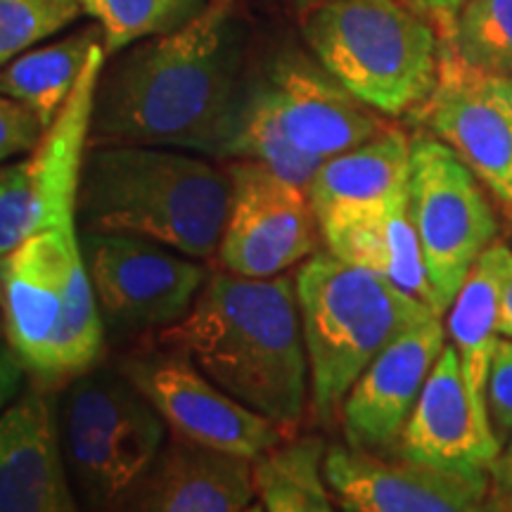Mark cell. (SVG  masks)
<instances>
[{"label":"cell","mask_w":512,"mask_h":512,"mask_svg":"<svg viewBox=\"0 0 512 512\" xmlns=\"http://www.w3.org/2000/svg\"><path fill=\"white\" fill-rule=\"evenodd\" d=\"M102 43L100 24L17 57L0 72V93L22 102L43 128L53 124L74 91L93 48Z\"/></svg>","instance_id":"7402d4cb"},{"label":"cell","mask_w":512,"mask_h":512,"mask_svg":"<svg viewBox=\"0 0 512 512\" xmlns=\"http://www.w3.org/2000/svg\"><path fill=\"white\" fill-rule=\"evenodd\" d=\"M176 434L256 458L283 439V427L209 380L185 351L164 344L128 356L119 366Z\"/></svg>","instance_id":"30bf717a"},{"label":"cell","mask_w":512,"mask_h":512,"mask_svg":"<svg viewBox=\"0 0 512 512\" xmlns=\"http://www.w3.org/2000/svg\"><path fill=\"white\" fill-rule=\"evenodd\" d=\"M162 344L185 351L223 392L280 427L302 420L311 373L290 275L216 273Z\"/></svg>","instance_id":"7a4b0ae2"},{"label":"cell","mask_w":512,"mask_h":512,"mask_svg":"<svg viewBox=\"0 0 512 512\" xmlns=\"http://www.w3.org/2000/svg\"><path fill=\"white\" fill-rule=\"evenodd\" d=\"M486 252L472 266L470 275L465 278L451 309H448V335H451V344L458 351L460 370H463L467 394H470L477 418L482 427L491 432L489 408H486V382H489L491 356H494L498 339V283L494 264Z\"/></svg>","instance_id":"44dd1931"},{"label":"cell","mask_w":512,"mask_h":512,"mask_svg":"<svg viewBox=\"0 0 512 512\" xmlns=\"http://www.w3.org/2000/svg\"><path fill=\"white\" fill-rule=\"evenodd\" d=\"M105 332L138 335L171 328L207 283V268L155 240L79 230Z\"/></svg>","instance_id":"9c48e42d"},{"label":"cell","mask_w":512,"mask_h":512,"mask_svg":"<svg viewBox=\"0 0 512 512\" xmlns=\"http://www.w3.org/2000/svg\"><path fill=\"white\" fill-rule=\"evenodd\" d=\"M294 285L309 356L311 406L323 422L335 418L351 384L389 342L439 316L382 275L330 252L309 256Z\"/></svg>","instance_id":"277c9868"},{"label":"cell","mask_w":512,"mask_h":512,"mask_svg":"<svg viewBox=\"0 0 512 512\" xmlns=\"http://www.w3.org/2000/svg\"><path fill=\"white\" fill-rule=\"evenodd\" d=\"M252 458L171 437L133 498L145 512H238L254 501Z\"/></svg>","instance_id":"d6986e66"},{"label":"cell","mask_w":512,"mask_h":512,"mask_svg":"<svg viewBox=\"0 0 512 512\" xmlns=\"http://www.w3.org/2000/svg\"><path fill=\"white\" fill-rule=\"evenodd\" d=\"M375 110L302 55L278 57L247 83L228 159L264 164L306 188L325 159L382 131Z\"/></svg>","instance_id":"8992f818"},{"label":"cell","mask_w":512,"mask_h":512,"mask_svg":"<svg viewBox=\"0 0 512 512\" xmlns=\"http://www.w3.org/2000/svg\"><path fill=\"white\" fill-rule=\"evenodd\" d=\"M83 268L79 221L36 230L0 264L5 339L29 373L50 380L69 285Z\"/></svg>","instance_id":"4fadbf2b"},{"label":"cell","mask_w":512,"mask_h":512,"mask_svg":"<svg viewBox=\"0 0 512 512\" xmlns=\"http://www.w3.org/2000/svg\"><path fill=\"white\" fill-rule=\"evenodd\" d=\"M228 176L230 204L219 245L228 273L273 278L313 254L318 219L306 188L247 159L230 164Z\"/></svg>","instance_id":"8fae6325"},{"label":"cell","mask_w":512,"mask_h":512,"mask_svg":"<svg viewBox=\"0 0 512 512\" xmlns=\"http://www.w3.org/2000/svg\"><path fill=\"white\" fill-rule=\"evenodd\" d=\"M102 29L105 55H117L143 38L185 27L209 0H81Z\"/></svg>","instance_id":"cb8c5ba5"},{"label":"cell","mask_w":512,"mask_h":512,"mask_svg":"<svg viewBox=\"0 0 512 512\" xmlns=\"http://www.w3.org/2000/svg\"><path fill=\"white\" fill-rule=\"evenodd\" d=\"M403 3H408L413 10H418L420 15L430 19L434 27H437L439 36H451L465 0H403Z\"/></svg>","instance_id":"1f68e13d"},{"label":"cell","mask_w":512,"mask_h":512,"mask_svg":"<svg viewBox=\"0 0 512 512\" xmlns=\"http://www.w3.org/2000/svg\"><path fill=\"white\" fill-rule=\"evenodd\" d=\"M22 370L24 366L19 363L15 351L10 349L8 339L0 342V413L12 401V396L17 394L19 382H22Z\"/></svg>","instance_id":"d6a6232c"},{"label":"cell","mask_w":512,"mask_h":512,"mask_svg":"<svg viewBox=\"0 0 512 512\" xmlns=\"http://www.w3.org/2000/svg\"><path fill=\"white\" fill-rule=\"evenodd\" d=\"M446 330L441 316L406 330L389 342L351 384L342 401L349 446L373 453L392 451L441 349Z\"/></svg>","instance_id":"9a60e30c"},{"label":"cell","mask_w":512,"mask_h":512,"mask_svg":"<svg viewBox=\"0 0 512 512\" xmlns=\"http://www.w3.org/2000/svg\"><path fill=\"white\" fill-rule=\"evenodd\" d=\"M81 0H0V64L76 22Z\"/></svg>","instance_id":"4316f807"},{"label":"cell","mask_w":512,"mask_h":512,"mask_svg":"<svg viewBox=\"0 0 512 512\" xmlns=\"http://www.w3.org/2000/svg\"><path fill=\"white\" fill-rule=\"evenodd\" d=\"M76 494L53 401L29 389L0 413V512H69Z\"/></svg>","instance_id":"2e32d148"},{"label":"cell","mask_w":512,"mask_h":512,"mask_svg":"<svg viewBox=\"0 0 512 512\" xmlns=\"http://www.w3.org/2000/svg\"><path fill=\"white\" fill-rule=\"evenodd\" d=\"M318 228L328 252L337 259L382 275L437 311L418 233L408 211V190L387 202L332 209L318 216Z\"/></svg>","instance_id":"ac0fdd59"},{"label":"cell","mask_w":512,"mask_h":512,"mask_svg":"<svg viewBox=\"0 0 512 512\" xmlns=\"http://www.w3.org/2000/svg\"><path fill=\"white\" fill-rule=\"evenodd\" d=\"M408 211L434 306L444 316L472 266L496 242L498 221L475 171L441 138L411 140Z\"/></svg>","instance_id":"ba28073f"},{"label":"cell","mask_w":512,"mask_h":512,"mask_svg":"<svg viewBox=\"0 0 512 512\" xmlns=\"http://www.w3.org/2000/svg\"><path fill=\"white\" fill-rule=\"evenodd\" d=\"M486 472H489L486 510L512 512V437L501 446V451L491 460Z\"/></svg>","instance_id":"4dcf8cb0"},{"label":"cell","mask_w":512,"mask_h":512,"mask_svg":"<svg viewBox=\"0 0 512 512\" xmlns=\"http://www.w3.org/2000/svg\"><path fill=\"white\" fill-rule=\"evenodd\" d=\"M411 140L399 128H382L366 143L325 159L306 185L313 214L392 200L408 190Z\"/></svg>","instance_id":"ffe728a7"},{"label":"cell","mask_w":512,"mask_h":512,"mask_svg":"<svg viewBox=\"0 0 512 512\" xmlns=\"http://www.w3.org/2000/svg\"><path fill=\"white\" fill-rule=\"evenodd\" d=\"M498 451L501 444L482 427L467 394L458 351L446 344L408 415L396 456L451 470H477L489 467Z\"/></svg>","instance_id":"e0dca14e"},{"label":"cell","mask_w":512,"mask_h":512,"mask_svg":"<svg viewBox=\"0 0 512 512\" xmlns=\"http://www.w3.org/2000/svg\"><path fill=\"white\" fill-rule=\"evenodd\" d=\"M486 408L498 444L512 437V339L498 335L486 382Z\"/></svg>","instance_id":"83f0119b"},{"label":"cell","mask_w":512,"mask_h":512,"mask_svg":"<svg viewBox=\"0 0 512 512\" xmlns=\"http://www.w3.org/2000/svg\"><path fill=\"white\" fill-rule=\"evenodd\" d=\"M437 86L420 114L512 211V79L479 72L439 38Z\"/></svg>","instance_id":"7c38bea8"},{"label":"cell","mask_w":512,"mask_h":512,"mask_svg":"<svg viewBox=\"0 0 512 512\" xmlns=\"http://www.w3.org/2000/svg\"><path fill=\"white\" fill-rule=\"evenodd\" d=\"M247 83L233 0H209L185 27L133 43L107 69L95 88L91 140L228 159Z\"/></svg>","instance_id":"6da1fadb"},{"label":"cell","mask_w":512,"mask_h":512,"mask_svg":"<svg viewBox=\"0 0 512 512\" xmlns=\"http://www.w3.org/2000/svg\"><path fill=\"white\" fill-rule=\"evenodd\" d=\"M57 418L76 501L131 510L164 448L157 408L121 370H86L69 384Z\"/></svg>","instance_id":"52a82bcc"},{"label":"cell","mask_w":512,"mask_h":512,"mask_svg":"<svg viewBox=\"0 0 512 512\" xmlns=\"http://www.w3.org/2000/svg\"><path fill=\"white\" fill-rule=\"evenodd\" d=\"M448 38L479 72L512 79V0H465Z\"/></svg>","instance_id":"d4e9b609"},{"label":"cell","mask_w":512,"mask_h":512,"mask_svg":"<svg viewBox=\"0 0 512 512\" xmlns=\"http://www.w3.org/2000/svg\"><path fill=\"white\" fill-rule=\"evenodd\" d=\"M325 446L318 437L280 439L252 458L261 508L271 512H330L335 498L323 472Z\"/></svg>","instance_id":"603a6c76"},{"label":"cell","mask_w":512,"mask_h":512,"mask_svg":"<svg viewBox=\"0 0 512 512\" xmlns=\"http://www.w3.org/2000/svg\"><path fill=\"white\" fill-rule=\"evenodd\" d=\"M297 3H299V5H302V8H306V5H309V3H313V0H297Z\"/></svg>","instance_id":"836d02e7"},{"label":"cell","mask_w":512,"mask_h":512,"mask_svg":"<svg viewBox=\"0 0 512 512\" xmlns=\"http://www.w3.org/2000/svg\"><path fill=\"white\" fill-rule=\"evenodd\" d=\"M43 228H50V219L34 155L15 164L0 162V264Z\"/></svg>","instance_id":"484cf974"},{"label":"cell","mask_w":512,"mask_h":512,"mask_svg":"<svg viewBox=\"0 0 512 512\" xmlns=\"http://www.w3.org/2000/svg\"><path fill=\"white\" fill-rule=\"evenodd\" d=\"M302 34L325 72L387 117L420 112L437 86L439 31L403 0H313Z\"/></svg>","instance_id":"5b68a950"},{"label":"cell","mask_w":512,"mask_h":512,"mask_svg":"<svg viewBox=\"0 0 512 512\" xmlns=\"http://www.w3.org/2000/svg\"><path fill=\"white\" fill-rule=\"evenodd\" d=\"M43 133L46 128L29 107L0 93V162L34 150Z\"/></svg>","instance_id":"f1b7e54d"},{"label":"cell","mask_w":512,"mask_h":512,"mask_svg":"<svg viewBox=\"0 0 512 512\" xmlns=\"http://www.w3.org/2000/svg\"><path fill=\"white\" fill-rule=\"evenodd\" d=\"M486 254L494 264L498 283L496 332L501 337L512 339V249L508 245H501V242H494Z\"/></svg>","instance_id":"f546056e"},{"label":"cell","mask_w":512,"mask_h":512,"mask_svg":"<svg viewBox=\"0 0 512 512\" xmlns=\"http://www.w3.org/2000/svg\"><path fill=\"white\" fill-rule=\"evenodd\" d=\"M325 482L349 512H472L486 510L489 472L451 470L408 458H382L366 448L335 444L325 451Z\"/></svg>","instance_id":"5bb4252c"},{"label":"cell","mask_w":512,"mask_h":512,"mask_svg":"<svg viewBox=\"0 0 512 512\" xmlns=\"http://www.w3.org/2000/svg\"><path fill=\"white\" fill-rule=\"evenodd\" d=\"M228 204V171L197 152L93 143L81 166L76 221L91 233L138 235L209 259L219 252Z\"/></svg>","instance_id":"3957f363"}]
</instances>
